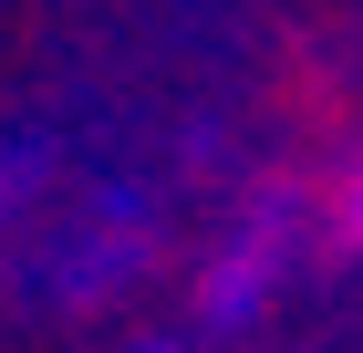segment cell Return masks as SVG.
<instances>
[{"mask_svg":"<svg viewBox=\"0 0 363 353\" xmlns=\"http://www.w3.org/2000/svg\"><path fill=\"white\" fill-rule=\"evenodd\" d=\"M322 239H333V249H363V156L342 166V188H333V218H322Z\"/></svg>","mask_w":363,"mask_h":353,"instance_id":"1","label":"cell"}]
</instances>
